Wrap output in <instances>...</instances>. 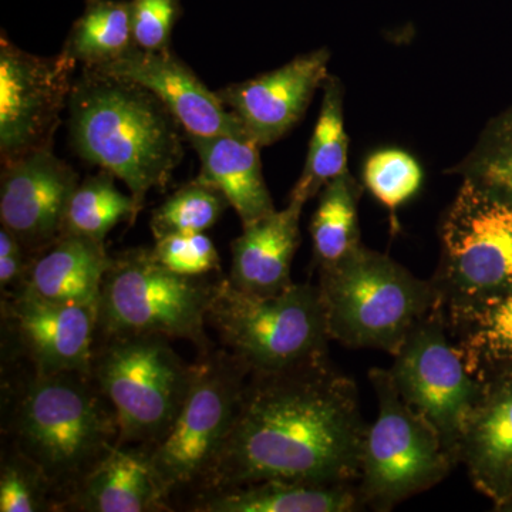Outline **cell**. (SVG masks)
I'll use <instances>...</instances> for the list:
<instances>
[{"mask_svg":"<svg viewBox=\"0 0 512 512\" xmlns=\"http://www.w3.org/2000/svg\"><path fill=\"white\" fill-rule=\"evenodd\" d=\"M367 427L355 380L330 359L249 375L200 494L268 480L357 484Z\"/></svg>","mask_w":512,"mask_h":512,"instance_id":"6da1fadb","label":"cell"},{"mask_svg":"<svg viewBox=\"0 0 512 512\" xmlns=\"http://www.w3.org/2000/svg\"><path fill=\"white\" fill-rule=\"evenodd\" d=\"M184 130L146 87L83 69L69 97L74 151L127 185L138 210L147 194L163 190L184 156Z\"/></svg>","mask_w":512,"mask_h":512,"instance_id":"7a4b0ae2","label":"cell"},{"mask_svg":"<svg viewBox=\"0 0 512 512\" xmlns=\"http://www.w3.org/2000/svg\"><path fill=\"white\" fill-rule=\"evenodd\" d=\"M15 450L39 468L59 511L74 488L119 443V423L92 373L33 369L10 420Z\"/></svg>","mask_w":512,"mask_h":512,"instance_id":"3957f363","label":"cell"},{"mask_svg":"<svg viewBox=\"0 0 512 512\" xmlns=\"http://www.w3.org/2000/svg\"><path fill=\"white\" fill-rule=\"evenodd\" d=\"M330 338L350 349L396 355L417 323L437 305L431 279H420L389 255L362 245L319 271Z\"/></svg>","mask_w":512,"mask_h":512,"instance_id":"277c9868","label":"cell"},{"mask_svg":"<svg viewBox=\"0 0 512 512\" xmlns=\"http://www.w3.org/2000/svg\"><path fill=\"white\" fill-rule=\"evenodd\" d=\"M208 323L249 375L281 373L329 360L328 316L319 285L293 284L275 296L215 282Z\"/></svg>","mask_w":512,"mask_h":512,"instance_id":"5b68a950","label":"cell"},{"mask_svg":"<svg viewBox=\"0 0 512 512\" xmlns=\"http://www.w3.org/2000/svg\"><path fill=\"white\" fill-rule=\"evenodd\" d=\"M439 237V266L430 279L447 320L512 289L511 197L463 180Z\"/></svg>","mask_w":512,"mask_h":512,"instance_id":"8992f818","label":"cell"},{"mask_svg":"<svg viewBox=\"0 0 512 512\" xmlns=\"http://www.w3.org/2000/svg\"><path fill=\"white\" fill-rule=\"evenodd\" d=\"M215 282L175 274L157 261L153 249H128L111 256L97 306V336L184 339L200 350V356L207 355L211 343L205 325Z\"/></svg>","mask_w":512,"mask_h":512,"instance_id":"52a82bcc","label":"cell"},{"mask_svg":"<svg viewBox=\"0 0 512 512\" xmlns=\"http://www.w3.org/2000/svg\"><path fill=\"white\" fill-rule=\"evenodd\" d=\"M92 375L113 407L119 443L151 448L174 426L195 375L160 335L101 339Z\"/></svg>","mask_w":512,"mask_h":512,"instance_id":"ba28073f","label":"cell"},{"mask_svg":"<svg viewBox=\"0 0 512 512\" xmlns=\"http://www.w3.org/2000/svg\"><path fill=\"white\" fill-rule=\"evenodd\" d=\"M377 416L367 427L357 481L362 507L392 511L436 487L458 466L437 430L397 392L389 369L369 370Z\"/></svg>","mask_w":512,"mask_h":512,"instance_id":"9c48e42d","label":"cell"},{"mask_svg":"<svg viewBox=\"0 0 512 512\" xmlns=\"http://www.w3.org/2000/svg\"><path fill=\"white\" fill-rule=\"evenodd\" d=\"M249 372L228 350H211L195 363L183 409L151 461L165 491L202 490L228 439L247 386Z\"/></svg>","mask_w":512,"mask_h":512,"instance_id":"30bf717a","label":"cell"},{"mask_svg":"<svg viewBox=\"0 0 512 512\" xmlns=\"http://www.w3.org/2000/svg\"><path fill=\"white\" fill-rule=\"evenodd\" d=\"M393 359L389 372L397 392L437 430L460 464L461 439L485 383L468 370L440 305L417 323Z\"/></svg>","mask_w":512,"mask_h":512,"instance_id":"8fae6325","label":"cell"},{"mask_svg":"<svg viewBox=\"0 0 512 512\" xmlns=\"http://www.w3.org/2000/svg\"><path fill=\"white\" fill-rule=\"evenodd\" d=\"M77 63L60 52L40 57L0 39V154L3 165L52 148L69 106Z\"/></svg>","mask_w":512,"mask_h":512,"instance_id":"7c38bea8","label":"cell"},{"mask_svg":"<svg viewBox=\"0 0 512 512\" xmlns=\"http://www.w3.org/2000/svg\"><path fill=\"white\" fill-rule=\"evenodd\" d=\"M79 177L52 148L35 151L3 165L0 222L30 258L62 235L64 215Z\"/></svg>","mask_w":512,"mask_h":512,"instance_id":"4fadbf2b","label":"cell"},{"mask_svg":"<svg viewBox=\"0 0 512 512\" xmlns=\"http://www.w3.org/2000/svg\"><path fill=\"white\" fill-rule=\"evenodd\" d=\"M330 52L313 50L279 69L215 92L259 147L271 146L295 127L329 79Z\"/></svg>","mask_w":512,"mask_h":512,"instance_id":"5bb4252c","label":"cell"},{"mask_svg":"<svg viewBox=\"0 0 512 512\" xmlns=\"http://www.w3.org/2000/svg\"><path fill=\"white\" fill-rule=\"evenodd\" d=\"M97 306L74 305L16 292L3 318L33 369L92 373Z\"/></svg>","mask_w":512,"mask_h":512,"instance_id":"9a60e30c","label":"cell"},{"mask_svg":"<svg viewBox=\"0 0 512 512\" xmlns=\"http://www.w3.org/2000/svg\"><path fill=\"white\" fill-rule=\"evenodd\" d=\"M92 70L146 87L177 117L187 136L248 134L218 94L211 92L170 50L147 52L136 46L114 62Z\"/></svg>","mask_w":512,"mask_h":512,"instance_id":"2e32d148","label":"cell"},{"mask_svg":"<svg viewBox=\"0 0 512 512\" xmlns=\"http://www.w3.org/2000/svg\"><path fill=\"white\" fill-rule=\"evenodd\" d=\"M458 461L500 510L512 498V376L485 383L461 439Z\"/></svg>","mask_w":512,"mask_h":512,"instance_id":"e0dca14e","label":"cell"},{"mask_svg":"<svg viewBox=\"0 0 512 512\" xmlns=\"http://www.w3.org/2000/svg\"><path fill=\"white\" fill-rule=\"evenodd\" d=\"M150 448L114 444L64 501L62 511H170Z\"/></svg>","mask_w":512,"mask_h":512,"instance_id":"ac0fdd59","label":"cell"},{"mask_svg":"<svg viewBox=\"0 0 512 512\" xmlns=\"http://www.w3.org/2000/svg\"><path fill=\"white\" fill-rule=\"evenodd\" d=\"M305 205L289 201L288 207L245 225L232 242L228 279L241 291L275 296L291 288L292 262L301 241L299 222Z\"/></svg>","mask_w":512,"mask_h":512,"instance_id":"d6986e66","label":"cell"},{"mask_svg":"<svg viewBox=\"0 0 512 512\" xmlns=\"http://www.w3.org/2000/svg\"><path fill=\"white\" fill-rule=\"evenodd\" d=\"M110 264L104 242L62 235L30 258L28 274L16 292L52 302L99 305L101 285Z\"/></svg>","mask_w":512,"mask_h":512,"instance_id":"ffe728a7","label":"cell"},{"mask_svg":"<svg viewBox=\"0 0 512 512\" xmlns=\"http://www.w3.org/2000/svg\"><path fill=\"white\" fill-rule=\"evenodd\" d=\"M187 137L200 157L198 177L227 197L242 227L276 211L262 173L261 147L254 138L249 134Z\"/></svg>","mask_w":512,"mask_h":512,"instance_id":"44dd1931","label":"cell"},{"mask_svg":"<svg viewBox=\"0 0 512 512\" xmlns=\"http://www.w3.org/2000/svg\"><path fill=\"white\" fill-rule=\"evenodd\" d=\"M197 512H352L363 510L356 484L268 480L212 490L191 504Z\"/></svg>","mask_w":512,"mask_h":512,"instance_id":"7402d4cb","label":"cell"},{"mask_svg":"<svg viewBox=\"0 0 512 512\" xmlns=\"http://www.w3.org/2000/svg\"><path fill=\"white\" fill-rule=\"evenodd\" d=\"M464 362L483 383L512 376V289L447 320Z\"/></svg>","mask_w":512,"mask_h":512,"instance_id":"603a6c76","label":"cell"},{"mask_svg":"<svg viewBox=\"0 0 512 512\" xmlns=\"http://www.w3.org/2000/svg\"><path fill=\"white\" fill-rule=\"evenodd\" d=\"M349 137L343 113V86L338 77L329 76L323 84V100L308 156L301 177L289 201L305 205L340 175L349 171Z\"/></svg>","mask_w":512,"mask_h":512,"instance_id":"cb8c5ba5","label":"cell"},{"mask_svg":"<svg viewBox=\"0 0 512 512\" xmlns=\"http://www.w3.org/2000/svg\"><path fill=\"white\" fill-rule=\"evenodd\" d=\"M359 198L360 187L350 171L319 192L318 207L309 227L318 271L345 261L362 247Z\"/></svg>","mask_w":512,"mask_h":512,"instance_id":"d4e9b609","label":"cell"},{"mask_svg":"<svg viewBox=\"0 0 512 512\" xmlns=\"http://www.w3.org/2000/svg\"><path fill=\"white\" fill-rule=\"evenodd\" d=\"M133 47L136 45L131 32L130 3L89 0L62 52L73 62L83 64V69H97L126 55Z\"/></svg>","mask_w":512,"mask_h":512,"instance_id":"484cf974","label":"cell"},{"mask_svg":"<svg viewBox=\"0 0 512 512\" xmlns=\"http://www.w3.org/2000/svg\"><path fill=\"white\" fill-rule=\"evenodd\" d=\"M116 177L107 171L77 185L64 215L62 235H77L104 242L120 222L136 221V201L116 187ZM60 235V237H62Z\"/></svg>","mask_w":512,"mask_h":512,"instance_id":"4316f807","label":"cell"},{"mask_svg":"<svg viewBox=\"0 0 512 512\" xmlns=\"http://www.w3.org/2000/svg\"><path fill=\"white\" fill-rule=\"evenodd\" d=\"M229 207L217 187L197 177L153 211L151 232L156 241L170 235L202 234L214 227Z\"/></svg>","mask_w":512,"mask_h":512,"instance_id":"83f0119b","label":"cell"},{"mask_svg":"<svg viewBox=\"0 0 512 512\" xmlns=\"http://www.w3.org/2000/svg\"><path fill=\"white\" fill-rule=\"evenodd\" d=\"M451 173L512 198V106L488 123L476 146Z\"/></svg>","mask_w":512,"mask_h":512,"instance_id":"f1b7e54d","label":"cell"},{"mask_svg":"<svg viewBox=\"0 0 512 512\" xmlns=\"http://www.w3.org/2000/svg\"><path fill=\"white\" fill-rule=\"evenodd\" d=\"M363 181L380 204L390 212H396L420 190L423 171L406 151L386 148L367 158Z\"/></svg>","mask_w":512,"mask_h":512,"instance_id":"f546056e","label":"cell"},{"mask_svg":"<svg viewBox=\"0 0 512 512\" xmlns=\"http://www.w3.org/2000/svg\"><path fill=\"white\" fill-rule=\"evenodd\" d=\"M0 511H59L55 491L35 464L18 451L3 458L0 468Z\"/></svg>","mask_w":512,"mask_h":512,"instance_id":"4dcf8cb0","label":"cell"},{"mask_svg":"<svg viewBox=\"0 0 512 512\" xmlns=\"http://www.w3.org/2000/svg\"><path fill=\"white\" fill-rule=\"evenodd\" d=\"M153 254L161 265L178 275L205 276L220 271V255L204 232L157 239Z\"/></svg>","mask_w":512,"mask_h":512,"instance_id":"1f68e13d","label":"cell"},{"mask_svg":"<svg viewBox=\"0 0 512 512\" xmlns=\"http://www.w3.org/2000/svg\"><path fill=\"white\" fill-rule=\"evenodd\" d=\"M134 45L147 52L170 50L178 15L177 0H133L130 3Z\"/></svg>","mask_w":512,"mask_h":512,"instance_id":"d6a6232c","label":"cell"},{"mask_svg":"<svg viewBox=\"0 0 512 512\" xmlns=\"http://www.w3.org/2000/svg\"><path fill=\"white\" fill-rule=\"evenodd\" d=\"M30 258L18 238L8 229H0V286L3 291L16 288L19 291L26 274H28ZM15 291V292H16Z\"/></svg>","mask_w":512,"mask_h":512,"instance_id":"836d02e7","label":"cell"}]
</instances>
